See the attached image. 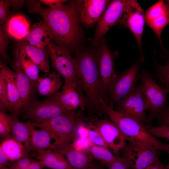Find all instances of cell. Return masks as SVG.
Here are the masks:
<instances>
[{
  "label": "cell",
  "mask_w": 169,
  "mask_h": 169,
  "mask_svg": "<svg viewBox=\"0 0 169 169\" xmlns=\"http://www.w3.org/2000/svg\"><path fill=\"white\" fill-rule=\"evenodd\" d=\"M77 4L72 1L55 8H42L38 13L49 27L57 45L70 53L79 39Z\"/></svg>",
  "instance_id": "obj_1"
},
{
  "label": "cell",
  "mask_w": 169,
  "mask_h": 169,
  "mask_svg": "<svg viewBox=\"0 0 169 169\" xmlns=\"http://www.w3.org/2000/svg\"><path fill=\"white\" fill-rule=\"evenodd\" d=\"M75 59L79 84L86 95V106L89 111L101 115V86L96 56L85 52Z\"/></svg>",
  "instance_id": "obj_2"
},
{
  "label": "cell",
  "mask_w": 169,
  "mask_h": 169,
  "mask_svg": "<svg viewBox=\"0 0 169 169\" xmlns=\"http://www.w3.org/2000/svg\"><path fill=\"white\" fill-rule=\"evenodd\" d=\"M100 103L103 112L118 128L126 140L131 143H146L169 154V145L163 143L151 135L142 123L127 115L114 110L102 100Z\"/></svg>",
  "instance_id": "obj_3"
},
{
  "label": "cell",
  "mask_w": 169,
  "mask_h": 169,
  "mask_svg": "<svg viewBox=\"0 0 169 169\" xmlns=\"http://www.w3.org/2000/svg\"><path fill=\"white\" fill-rule=\"evenodd\" d=\"M82 120L80 114L74 111L69 115L59 116L40 123L29 122L34 127L44 130L50 134L54 140V148L75 141L76 127Z\"/></svg>",
  "instance_id": "obj_4"
},
{
  "label": "cell",
  "mask_w": 169,
  "mask_h": 169,
  "mask_svg": "<svg viewBox=\"0 0 169 169\" xmlns=\"http://www.w3.org/2000/svg\"><path fill=\"white\" fill-rule=\"evenodd\" d=\"M51 64L64 79V84L74 87L84 95L78 80L76 60L69 52L51 41L47 46Z\"/></svg>",
  "instance_id": "obj_5"
},
{
  "label": "cell",
  "mask_w": 169,
  "mask_h": 169,
  "mask_svg": "<svg viewBox=\"0 0 169 169\" xmlns=\"http://www.w3.org/2000/svg\"><path fill=\"white\" fill-rule=\"evenodd\" d=\"M73 111L64 108L53 96L42 101L34 100L22 108L19 113L23 119L31 123H37L59 116L68 115Z\"/></svg>",
  "instance_id": "obj_6"
},
{
  "label": "cell",
  "mask_w": 169,
  "mask_h": 169,
  "mask_svg": "<svg viewBox=\"0 0 169 169\" xmlns=\"http://www.w3.org/2000/svg\"><path fill=\"white\" fill-rule=\"evenodd\" d=\"M139 78L141 82V85L146 101L147 109L150 110L147 122L150 123L155 116L164 109L168 92L166 89L159 86L152 76L146 71H142Z\"/></svg>",
  "instance_id": "obj_7"
},
{
  "label": "cell",
  "mask_w": 169,
  "mask_h": 169,
  "mask_svg": "<svg viewBox=\"0 0 169 169\" xmlns=\"http://www.w3.org/2000/svg\"><path fill=\"white\" fill-rule=\"evenodd\" d=\"M140 60L117 75L108 93L107 104L110 107L113 108L115 103L125 98L134 89L138 78L140 63L142 61Z\"/></svg>",
  "instance_id": "obj_8"
},
{
  "label": "cell",
  "mask_w": 169,
  "mask_h": 169,
  "mask_svg": "<svg viewBox=\"0 0 169 169\" xmlns=\"http://www.w3.org/2000/svg\"><path fill=\"white\" fill-rule=\"evenodd\" d=\"M123 149V157L133 169H145L158 159L159 150L146 143L130 142Z\"/></svg>",
  "instance_id": "obj_9"
},
{
  "label": "cell",
  "mask_w": 169,
  "mask_h": 169,
  "mask_svg": "<svg viewBox=\"0 0 169 169\" xmlns=\"http://www.w3.org/2000/svg\"><path fill=\"white\" fill-rule=\"evenodd\" d=\"M120 21L131 32L141 52L145 18L143 9L136 0H124L123 13Z\"/></svg>",
  "instance_id": "obj_10"
},
{
  "label": "cell",
  "mask_w": 169,
  "mask_h": 169,
  "mask_svg": "<svg viewBox=\"0 0 169 169\" xmlns=\"http://www.w3.org/2000/svg\"><path fill=\"white\" fill-rule=\"evenodd\" d=\"M146 101L141 85H136L132 91L119 102L116 111L127 115L141 123L147 122L145 111Z\"/></svg>",
  "instance_id": "obj_11"
},
{
  "label": "cell",
  "mask_w": 169,
  "mask_h": 169,
  "mask_svg": "<svg viewBox=\"0 0 169 169\" xmlns=\"http://www.w3.org/2000/svg\"><path fill=\"white\" fill-rule=\"evenodd\" d=\"M96 56L101 83L102 100L107 103L108 90L117 75L114 58L105 43L102 44Z\"/></svg>",
  "instance_id": "obj_12"
},
{
  "label": "cell",
  "mask_w": 169,
  "mask_h": 169,
  "mask_svg": "<svg viewBox=\"0 0 169 169\" xmlns=\"http://www.w3.org/2000/svg\"><path fill=\"white\" fill-rule=\"evenodd\" d=\"M124 0L111 1L106 7L98 21L94 39L97 44L108 30L120 21L123 15Z\"/></svg>",
  "instance_id": "obj_13"
},
{
  "label": "cell",
  "mask_w": 169,
  "mask_h": 169,
  "mask_svg": "<svg viewBox=\"0 0 169 169\" xmlns=\"http://www.w3.org/2000/svg\"><path fill=\"white\" fill-rule=\"evenodd\" d=\"M145 21L154 31L163 47L161 33L164 28L169 23V7L165 1L159 0L146 10Z\"/></svg>",
  "instance_id": "obj_14"
},
{
  "label": "cell",
  "mask_w": 169,
  "mask_h": 169,
  "mask_svg": "<svg viewBox=\"0 0 169 169\" xmlns=\"http://www.w3.org/2000/svg\"><path fill=\"white\" fill-rule=\"evenodd\" d=\"M99 131L108 147L118 153L125 146L126 139L121 131L111 121L97 120L92 124Z\"/></svg>",
  "instance_id": "obj_15"
},
{
  "label": "cell",
  "mask_w": 169,
  "mask_h": 169,
  "mask_svg": "<svg viewBox=\"0 0 169 169\" xmlns=\"http://www.w3.org/2000/svg\"><path fill=\"white\" fill-rule=\"evenodd\" d=\"M108 0H80L77 7L81 21L86 27L94 25L99 20L108 5Z\"/></svg>",
  "instance_id": "obj_16"
},
{
  "label": "cell",
  "mask_w": 169,
  "mask_h": 169,
  "mask_svg": "<svg viewBox=\"0 0 169 169\" xmlns=\"http://www.w3.org/2000/svg\"><path fill=\"white\" fill-rule=\"evenodd\" d=\"M0 74L5 80L10 111L13 115L17 116L22 108V104L18 90L16 74L1 62Z\"/></svg>",
  "instance_id": "obj_17"
},
{
  "label": "cell",
  "mask_w": 169,
  "mask_h": 169,
  "mask_svg": "<svg viewBox=\"0 0 169 169\" xmlns=\"http://www.w3.org/2000/svg\"><path fill=\"white\" fill-rule=\"evenodd\" d=\"M15 60L14 68L22 108L36 99V84L32 81L25 74L19 60L16 59Z\"/></svg>",
  "instance_id": "obj_18"
},
{
  "label": "cell",
  "mask_w": 169,
  "mask_h": 169,
  "mask_svg": "<svg viewBox=\"0 0 169 169\" xmlns=\"http://www.w3.org/2000/svg\"><path fill=\"white\" fill-rule=\"evenodd\" d=\"M57 100L66 109L74 111L78 108L83 109L86 106V100L72 86L64 84L62 90L54 96Z\"/></svg>",
  "instance_id": "obj_19"
},
{
  "label": "cell",
  "mask_w": 169,
  "mask_h": 169,
  "mask_svg": "<svg viewBox=\"0 0 169 169\" xmlns=\"http://www.w3.org/2000/svg\"><path fill=\"white\" fill-rule=\"evenodd\" d=\"M54 149L62 153L74 169H84L93 162L94 158L90 153L77 150L72 143L57 146Z\"/></svg>",
  "instance_id": "obj_20"
},
{
  "label": "cell",
  "mask_w": 169,
  "mask_h": 169,
  "mask_svg": "<svg viewBox=\"0 0 169 169\" xmlns=\"http://www.w3.org/2000/svg\"><path fill=\"white\" fill-rule=\"evenodd\" d=\"M60 75L56 72L46 73L39 77L36 83L38 95L52 97L58 92L61 87L62 81Z\"/></svg>",
  "instance_id": "obj_21"
},
{
  "label": "cell",
  "mask_w": 169,
  "mask_h": 169,
  "mask_svg": "<svg viewBox=\"0 0 169 169\" xmlns=\"http://www.w3.org/2000/svg\"><path fill=\"white\" fill-rule=\"evenodd\" d=\"M28 43L39 48L47 46L53 39L50 30L44 20L33 24L26 37Z\"/></svg>",
  "instance_id": "obj_22"
},
{
  "label": "cell",
  "mask_w": 169,
  "mask_h": 169,
  "mask_svg": "<svg viewBox=\"0 0 169 169\" xmlns=\"http://www.w3.org/2000/svg\"><path fill=\"white\" fill-rule=\"evenodd\" d=\"M36 158L45 167L52 169H74L65 156L55 149H49L37 152Z\"/></svg>",
  "instance_id": "obj_23"
},
{
  "label": "cell",
  "mask_w": 169,
  "mask_h": 169,
  "mask_svg": "<svg viewBox=\"0 0 169 169\" xmlns=\"http://www.w3.org/2000/svg\"><path fill=\"white\" fill-rule=\"evenodd\" d=\"M11 133L12 138L22 143H24L25 152H29L31 150L30 134L31 125L29 122H23L17 116L12 115Z\"/></svg>",
  "instance_id": "obj_24"
},
{
  "label": "cell",
  "mask_w": 169,
  "mask_h": 169,
  "mask_svg": "<svg viewBox=\"0 0 169 169\" xmlns=\"http://www.w3.org/2000/svg\"><path fill=\"white\" fill-rule=\"evenodd\" d=\"M26 56L44 73L49 72L50 69L48 50L45 48H39L27 43H23L20 46Z\"/></svg>",
  "instance_id": "obj_25"
},
{
  "label": "cell",
  "mask_w": 169,
  "mask_h": 169,
  "mask_svg": "<svg viewBox=\"0 0 169 169\" xmlns=\"http://www.w3.org/2000/svg\"><path fill=\"white\" fill-rule=\"evenodd\" d=\"M30 30L28 21L24 17L20 15L12 17L9 20L7 27L8 34L18 40L27 37Z\"/></svg>",
  "instance_id": "obj_26"
},
{
  "label": "cell",
  "mask_w": 169,
  "mask_h": 169,
  "mask_svg": "<svg viewBox=\"0 0 169 169\" xmlns=\"http://www.w3.org/2000/svg\"><path fill=\"white\" fill-rule=\"evenodd\" d=\"M51 139H52L51 136L48 132L40 129H37L31 125L30 134L31 149L37 152L43 150L54 149V144L51 143Z\"/></svg>",
  "instance_id": "obj_27"
},
{
  "label": "cell",
  "mask_w": 169,
  "mask_h": 169,
  "mask_svg": "<svg viewBox=\"0 0 169 169\" xmlns=\"http://www.w3.org/2000/svg\"><path fill=\"white\" fill-rule=\"evenodd\" d=\"M0 149L8 160L16 161L20 158L25 151L23 145L12 138L5 140L1 143Z\"/></svg>",
  "instance_id": "obj_28"
},
{
  "label": "cell",
  "mask_w": 169,
  "mask_h": 169,
  "mask_svg": "<svg viewBox=\"0 0 169 169\" xmlns=\"http://www.w3.org/2000/svg\"><path fill=\"white\" fill-rule=\"evenodd\" d=\"M27 56L20 47L17 49L16 59L20 63L23 70L25 74L33 82L37 83L39 77V70L38 67L29 59L26 58Z\"/></svg>",
  "instance_id": "obj_29"
},
{
  "label": "cell",
  "mask_w": 169,
  "mask_h": 169,
  "mask_svg": "<svg viewBox=\"0 0 169 169\" xmlns=\"http://www.w3.org/2000/svg\"><path fill=\"white\" fill-rule=\"evenodd\" d=\"M90 153L94 159L106 165L112 163L116 158L108 148L94 145H92L90 149Z\"/></svg>",
  "instance_id": "obj_30"
},
{
  "label": "cell",
  "mask_w": 169,
  "mask_h": 169,
  "mask_svg": "<svg viewBox=\"0 0 169 169\" xmlns=\"http://www.w3.org/2000/svg\"><path fill=\"white\" fill-rule=\"evenodd\" d=\"M12 115L6 114L3 111L0 112V136L5 140L12 138L11 130Z\"/></svg>",
  "instance_id": "obj_31"
},
{
  "label": "cell",
  "mask_w": 169,
  "mask_h": 169,
  "mask_svg": "<svg viewBox=\"0 0 169 169\" xmlns=\"http://www.w3.org/2000/svg\"><path fill=\"white\" fill-rule=\"evenodd\" d=\"M91 124L88 137L92 145L108 148V146L99 131L92 124Z\"/></svg>",
  "instance_id": "obj_32"
},
{
  "label": "cell",
  "mask_w": 169,
  "mask_h": 169,
  "mask_svg": "<svg viewBox=\"0 0 169 169\" xmlns=\"http://www.w3.org/2000/svg\"><path fill=\"white\" fill-rule=\"evenodd\" d=\"M156 75L169 93V57L165 65H160L157 67Z\"/></svg>",
  "instance_id": "obj_33"
},
{
  "label": "cell",
  "mask_w": 169,
  "mask_h": 169,
  "mask_svg": "<svg viewBox=\"0 0 169 169\" xmlns=\"http://www.w3.org/2000/svg\"><path fill=\"white\" fill-rule=\"evenodd\" d=\"M144 126L148 132L154 137H160L169 140V125H160L157 127Z\"/></svg>",
  "instance_id": "obj_34"
},
{
  "label": "cell",
  "mask_w": 169,
  "mask_h": 169,
  "mask_svg": "<svg viewBox=\"0 0 169 169\" xmlns=\"http://www.w3.org/2000/svg\"><path fill=\"white\" fill-rule=\"evenodd\" d=\"M0 104L1 110H8L10 111L5 81L3 77L0 74Z\"/></svg>",
  "instance_id": "obj_35"
},
{
  "label": "cell",
  "mask_w": 169,
  "mask_h": 169,
  "mask_svg": "<svg viewBox=\"0 0 169 169\" xmlns=\"http://www.w3.org/2000/svg\"><path fill=\"white\" fill-rule=\"evenodd\" d=\"M28 153L24 152L23 156L15 162L12 163L8 169H24L33 161L28 156Z\"/></svg>",
  "instance_id": "obj_36"
},
{
  "label": "cell",
  "mask_w": 169,
  "mask_h": 169,
  "mask_svg": "<svg viewBox=\"0 0 169 169\" xmlns=\"http://www.w3.org/2000/svg\"><path fill=\"white\" fill-rule=\"evenodd\" d=\"M106 166L108 169H133L130 162L123 156L116 157L114 161Z\"/></svg>",
  "instance_id": "obj_37"
},
{
  "label": "cell",
  "mask_w": 169,
  "mask_h": 169,
  "mask_svg": "<svg viewBox=\"0 0 169 169\" xmlns=\"http://www.w3.org/2000/svg\"><path fill=\"white\" fill-rule=\"evenodd\" d=\"M155 118L157 119L160 125H169V107L164 108Z\"/></svg>",
  "instance_id": "obj_38"
},
{
  "label": "cell",
  "mask_w": 169,
  "mask_h": 169,
  "mask_svg": "<svg viewBox=\"0 0 169 169\" xmlns=\"http://www.w3.org/2000/svg\"><path fill=\"white\" fill-rule=\"evenodd\" d=\"M8 7L4 0L0 1V27H2L8 18L9 12Z\"/></svg>",
  "instance_id": "obj_39"
},
{
  "label": "cell",
  "mask_w": 169,
  "mask_h": 169,
  "mask_svg": "<svg viewBox=\"0 0 169 169\" xmlns=\"http://www.w3.org/2000/svg\"><path fill=\"white\" fill-rule=\"evenodd\" d=\"M0 54L4 58L7 59L8 57L6 52L7 38L2 27H0Z\"/></svg>",
  "instance_id": "obj_40"
},
{
  "label": "cell",
  "mask_w": 169,
  "mask_h": 169,
  "mask_svg": "<svg viewBox=\"0 0 169 169\" xmlns=\"http://www.w3.org/2000/svg\"><path fill=\"white\" fill-rule=\"evenodd\" d=\"M40 2L35 0L26 1V4L29 12L32 13H38L42 8Z\"/></svg>",
  "instance_id": "obj_41"
},
{
  "label": "cell",
  "mask_w": 169,
  "mask_h": 169,
  "mask_svg": "<svg viewBox=\"0 0 169 169\" xmlns=\"http://www.w3.org/2000/svg\"><path fill=\"white\" fill-rule=\"evenodd\" d=\"M66 1L64 0H41L39 2L49 6L50 8H55L60 6Z\"/></svg>",
  "instance_id": "obj_42"
},
{
  "label": "cell",
  "mask_w": 169,
  "mask_h": 169,
  "mask_svg": "<svg viewBox=\"0 0 169 169\" xmlns=\"http://www.w3.org/2000/svg\"><path fill=\"white\" fill-rule=\"evenodd\" d=\"M12 163L8 161V160L0 149V169H8Z\"/></svg>",
  "instance_id": "obj_43"
},
{
  "label": "cell",
  "mask_w": 169,
  "mask_h": 169,
  "mask_svg": "<svg viewBox=\"0 0 169 169\" xmlns=\"http://www.w3.org/2000/svg\"><path fill=\"white\" fill-rule=\"evenodd\" d=\"M45 167L44 164L38 161H33L24 169H43Z\"/></svg>",
  "instance_id": "obj_44"
},
{
  "label": "cell",
  "mask_w": 169,
  "mask_h": 169,
  "mask_svg": "<svg viewBox=\"0 0 169 169\" xmlns=\"http://www.w3.org/2000/svg\"><path fill=\"white\" fill-rule=\"evenodd\" d=\"M145 169H167V166L162 164L158 159Z\"/></svg>",
  "instance_id": "obj_45"
},
{
  "label": "cell",
  "mask_w": 169,
  "mask_h": 169,
  "mask_svg": "<svg viewBox=\"0 0 169 169\" xmlns=\"http://www.w3.org/2000/svg\"><path fill=\"white\" fill-rule=\"evenodd\" d=\"M7 5L9 7L16 8L21 7L24 1V0H4Z\"/></svg>",
  "instance_id": "obj_46"
},
{
  "label": "cell",
  "mask_w": 169,
  "mask_h": 169,
  "mask_svg": "<svg viewBox=\"0 0 169 169\" xmlns=\"http://www.w3.org/2000/svg\"><path fill=\"white\" fill-rule=\"evenodd\" d=\"M84 169H104L101 166L94 163L93 162L87 167Z\"/></svg>",
  "instance_id": "obj_47"
},
{
  "label": "cell",
  "mask_w": 169,
  "mask_h": 169,
  "mask_svg": "<svg viewBox=\"0 0 169 169\" xmlns=\"http://www.w3.org/2000/svg\"><path fill=\"white\" fill-rule=\"evenodd\" d=\"M165 1L166 3L167 4V5H168V7H169V0H166V1ZM168 24L169 25V23Z\"/></svg>",
  "instance_id": "obj_48"
},
{
  "label": "cell",
  "mask_w": 169,
  "mask_h": 169,
  "mask_svg": "<svg viewBox=\"0 0 169 169\" xmlns=\"http://www.w3.org/2000/svg\"><path fill=\"white\" fill-rule=\"evenodd\" d=\"M167 169H169V163L168 166H167Z\"/></svg>",
  "instance_id": "obj_49"
}]
</instances>
